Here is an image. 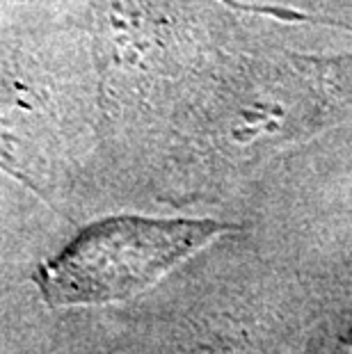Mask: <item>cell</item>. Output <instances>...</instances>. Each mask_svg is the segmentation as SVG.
Returning a JSON list of instances; mask_svg holds the SVG:
<instances>
[{
  "mask_svg": "<svg viewBox=\"0 0 352 354\" xmlns=\"http://www.w3.org/2000/svg\"><path fill=\"white\" fill-rule=\"evenodd\" d=\"M231 224L119 215L82 229L57 256L37 268L35 283L48 306H94L151 288Z\"/></svg>",
  "mask_w": 352,
  "mask_h": 354,
  "instance_id": "6da1fadb",
  "label": "cell"
}]
</instances>
